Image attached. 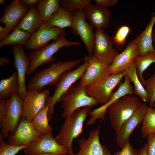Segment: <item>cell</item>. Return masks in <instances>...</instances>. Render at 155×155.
Instances as JSON below:
<instances>
[{
	"label": "cell",
	"instance_id": "obj_1",
	"mask_svg": "<svg viewBox=\"0 0 155 155\" xmlns=\"http://www.w3.org/2000/svg\"><path fill=\"white\" fill-rule=\"evenodd\" d=\"M91 111L90 107H84L65 118L55 138L66 149L69 155H74L72 146L73 140L83 133L84 123Z\"/></svg>",
	"mask_w": 155,
	"mask_h": 155
},
{
	"label": "cell",
	"instance_id": "obj_2",
	"mask_svg": "<svg viewBox=\"0 0 155 155\" xmlns=\"http://www.w3.org/2000/svg\"><path fill=\"white\" fill-rule=\"evenodd\" d=\"M82 61L81 59L72 60L52 63L49 67L38 71L33 75L28 82L26 89L41 92L47 86H55L63 73L71 70Z\"/></svg>",
	"mask_w": 155,
	"mask_h": 155
},
{
	"label": "cell",
	"instance_id": "obj_3",
	"mask_svg": "<svg viewBox=\"0 0 155 155\" xmlns=\"http://www.w3.org/2000/svg\"><path fill=\"white\" fill-rule=\"evenodd\" d=\"M64 32L56 41L34 50L29 53L28 57L30 64L27 75L32 74L42 65L54 62L56 59L53 56L61 48L64 47L79 46L82 43L79 41H71L66 38Z\"/></svg>",
	"mask_w": 155,
	"mask_h": 155
},
{
	"label": "cell",
	"instance_id": "obj_4",
	"mask_svg": "<svg viewBox=\"0 0 155 155\" xmlns=\"http://www.w3.org/2000/svg\"><path fill=\"white\" fill-rule=\"evenodd\" d=\"M137 97L125 95L117 100L107 109L111 124L117 134L123 125L134 113L141 103Z\"/></svg>",
	"mask_w": 155,
	"mask_h": 155
},
{
	"label": "cell",
	"instance_id": "obj_5",
	"mask_svg": "<svg viewBox=\"0 0 155 155\" xmlns=\"http://www.w3.org/2000/svg\"><path fill=\"white\" fill-rule=\"evenodd\" d=\"M61 102L63 109L61 117L64 119L80 108H91L98 104L95 100L87 94L85 88L78 84L76 86L73 84L62 95Z\"/></svg>",
	"mask_w": 155,
	"mask_h": 155
},
{
	"label": "cell",
	"instance_id": "obj_6",
	"mask_svg": "<svg viewBox=\"0 0 155 155\" xmlns=\"http://www.w3.org/2000/svg\"><path fill=\"white\" fill-rule=\"evenodd\" d=\"M87 63H83L73 70H69L63 73L55 85V91L53 95L46 100V104L49 105L48 117L51 121L54 114L55 106L57 102H60L62 95L67 91L72 85L80 78H81L86 71Z\"/></svg>",
	"mask_w": 155,
	"mask_h": 155
},
{
	"label": "cell",
	"instance_id": "obj_7",
	"mask_svg": "<svg viewBox=\"0 0 155 155\" xmlns=\"http://www.w3.org/2000/svg\"><path fill=\"white\" fill-rule=\"evenodd\" d=\"M7 100L6 115L0 121V134L4 139L7 138L9 133L13 132L17 129L21 118L24 101L17 93L13 94Z\"/></svg>",
	"mask_w": 155,
	"mask_h": 155
},
{
	"label": "cell",
	"instance_id": "obj_8",
	"mask_svg": "<svg viewBox=\"0 0 155 155\" xmlns=\"http://www.w3.org/2000/svg\"><path fill=\"white\" fill-rule=\"evenodd\" d=\"M126 74L125 72L114 75H110L102 81L85 88L87 94L102 105L110 100L114 89Z\"/></svg>",
	"mask_w": 155,
	"mask_h": 155
},
{
	"label": "cell",
	"instance_id": "obj_9",
	"mask_svg": "<svg viewBox=\"0 0 155 155\" xmlns=\"http://www.w3.org/2000/svg\"><path fill=\"white\" fill-rule=\"evenodd\" d=\"M84 62L88 64L87 69L78 84L85 88L103 80L109 75V66L94 55L87 56Z\"/></svg>",
	"mask_w": 155,
	"mask_h": 155
},
{
	"label": "cell",
	"instance_id": "obj_10",
	"mask_svg": "<svg viewBox=\"0 0 155 155\" xmlns=\"http://www.w3.org/2000/svg\"><path fill=\"white\" fill-rule=\"evenodd\" d=\"M84 10H78L74 14L71 28L73 33L79 36L89 55H93L95 33L93 28L86 21Z\"/></svg>",
	"mask_w": 155,
	"mask_h": 155
},
{
	"label": "cell",
	"instance_id": "obj_11",
	"mask_svg": "<svg viewBox=\"0 0 155 155\" xmlns=\"http://www.w3.org/2000/svg\"><path fill=\"white\" fill-rule=\"evenodd\" d=\"M93 55L107 65H110L119 52L113 47L114 44L112 38L102 29H96L95 32Z\"/></svg>",
	"mask_w": 155,
	"mask_h": 155
},
{
	"label": "cell",
	"instance_id": "obj_12",
	"mask_svg": "<svg viewBox=\"0 0 155 155\" xmlns=\"http://www.w3.org/2000/svg\"><path fill=\"white\" fill-rule=\"evenodd\" d=\"M50 94L48 89L41 92L34 89H27L21 119L31 121L37 113L46 105V101Z\"/></svg>",
	"mask_w": 155,
	"mask_h": 155
},
{
	"label": "cell",
	"instance_id": "obj_13",
	"mask_svg": "<svg viewBox=\"0 0 155 155\" xmlns=\"http://www.w3.org/2000/svg\"><path fill=\"white\" fill-rule=\"evenodd\" d=\"M64 32L63 30L44 22L35 32L30 35L25 45L26 49L34 51L42 47L51 40L56 41Z\"/></svg>",
	"mask_w": 155,
	"mask_h": 155
},
{
	"label": "cell",
	"instance_id": "obj_14",
	"mask_svg": "<svg viewBox=\"0 0 155 155\" xmlns=\"http://www.w3.org/2000/svg\"><path fill=\"white\" fill-rule=\"evenodd\" d=\"M11 50L14 59V67L16 69L19 83L18 94L20 98L24 99L26 94V76L29 68L30 60L24 49V46L12 45Z\"/></svg>",
	"mask_w": 155,
	"mask_h": 155
},
{
	"label": "cell",
	"instance_id": "obj_15",
	"mask_svg": "<svg viewBox=\"0 0 155 155\" xmlns=\"http://www.w3.org/2000/svg\"><path fill=\"white\" fill-rule=\"evenodd\" d=\"M42 136L36 130L31 121L21 119L16 129L7 138V142L14 146H29Z\"/></svg>",
	"mask_w": 155,
	"mask_h": 155
},
{
	"label": "cell",
	"instance_id": "obj_16",
	"mask_svg": "<svg viewBox=\"0 0 155 155\" xmlns=\"http://www.w3.org/2000/svg\"><path fill=\"white\" fill-rule=\"evenodd\" d=\"M124 77V81L120 84L117 90L113 92L109 100L104 105L94 109L90 112L88 115L91 117L87 122V125H90L94 124L95 121L98 119L104 120L107 109L111 105L125 95H133L134 90L133 86L131 84L129 78L126 74Z\"/></svg>",
	"mask_w": 155,
	"mask_h": 155
},
{
	"label": "cell",
	"instance_id": "obj_17",
	"mask_svg": "<svg viewBox=\"0 0 155 155\" xmlns=\"http://www.w3.org/2000/svg\"><path fill=\"white\" fill-rule=\"evenodd\" d=\"M140 56L137 44L135 39L130 42L125 49L117 55L110 65V75H116L125 72L137 57Z\"/></svg>",
	"mask_w": 155,
	"mask_h": 155
},
{
	"label": "cell",
	"instance_id": "obj_18",
	"mask_svg": "<svg viewBox=\"0 0 155 155\" xmlns=\"http://www.w3.org/2000/svg\"><path fill=\"white\" fill-rule=\"evenodd\" d=\"M24 150L25 155H40L48 153H67L66 149L59 144L53 135H42Z\"/></svg>",
	"mask_w": 155,
	"mask_h": 155
},
{
	"label": "cell",
	"instance_id": "obj_19",
	"mask_svg": "<svg viewBox=\"0 0 155 155\" xmlns=\"http://www.w3.org/2000/svg\"><path fill=\"white\" fill-rule=\"evenodd\" d=\"M100 125L91 131L88 137L82 138L78 141L80 150L74 155H111L108 148L102 145L99 140Z\"/></svg>",
	"mask_w": 155,
	"mask_h": 155
},
{
	"label": "cell",
	"instance_id": "obj_20",
	"mask_svg": "<svg viewBox=\"0 0 155 155\" xmlns=\"http://www.w3.org/2000/svg\"><path fill=\"white\" fill-rule=\"evenodd\" d=\"M147 107L145 104L141 103L133 114L123 125L116 134V140L121 149L129 140L134 129L142 123Z\"/></svg>",
	"mask_w": 155,
	"mask_h": 155
},
{
	"label": "cell",
	"instance_id": "obj_21",
	"mask_svg": "<svg viewBox=\"0 0 155 155\" xmlns=\"http://www.w3.org/2000/svg\"><path fill=\"white\" fill-rule=\"evenodd\" d=\"M86 18L88 19L93 28L107 29L111 18V12L108 7L89 3L84 10Z\"/></svg>",
	"mask_w": 155,
	"mask_h": 155
},
{
	"label": "cell",
	"instance_id": "obj_22",
	"mask_svg": "<svg viewBox=\"0 0 155 155\" xmlns=\"http://www.w3.org/2000/svg\"><path fill=\"white\" fill-rule=\"evenodd\" d=\"M30 8L21 4L19 0H13L9 5L5 6L4 14L0 22L11 31L28 11Z\"/></svg>",
	"mask_w": 155,
	"mask_h": 155
},
{
	"label": "cell",
	"instance_id": "obj_23",
	"mask_svg": "<svg viewBox=\"0 0 155 155\" xmlns=\"http://www.w3.org/2000/svg\"><path fill=\"white\" fill-rule=\"evenodd\" d=\"M155 24V14H154L145 29L135 39L138 45L140 56L155 54L152 36Z\"/></svg>",
	"mask_w": 155,
	"mask_h": 155
},
{
	"label": "cell",
	"instance_id": "obj_24",
	"mask_svg": "<svg viewBox=\"0 0 155 155\" xmlns=\"http://www.w3.org/2000/svg\"><path fill=\"white\" fill-rule=\"evenodd\" d=\"M44 23L37 8L34 7L30 8L16 26L32 35Z\"/></svg>",
	"mask_w": 155,
	"mask_h": 155
},
{
	"label": "cell",
	"instance_id": "obj_25",
	"mask_svg": "<svg viewBox=\"0 0 155 155\" xmlns=\"http://www.w3.org/2000/svg\"><path fill=\"white\" fill-rule=\"evenodd\" d=\"M74 14L68 9L60 5L57 11L46 22L49 24L63 30L71 27Z\"/></svg>",
	"mask_w": 155,
	"mask_h": 155
},
{
	"label": "cell",
	"instance_id": "obj_26",
	"mask_svg": "<svg viewBox=\"0 0 155 155\" xmlns=\"http://www.w3.org/2000/svg\"><path fill=\"white\" fill-rule=\"evenodd\" d=\"M49 107V104H46L31 121L36 130L41 135H53L52 128L49 123L48 112Z\"/></svg>",
	"mask_w": 155,
	"mask_h": 155
},
{
	"label": "cell",
	"instance_id": "obj_27",
	"mask_svg": "<svg viewBox=\"0 0 155 155\" xmlns=\"http://www.w3.org/2000/svg\"><path fill=\"white\" fill-rule=\"evenodd\" d=\"M19 83L18 73L15 71L10 76L1 79L0 99L6 100L15 93L18 94Z\"/></svg>",
	"mask_w": 155,
	"mask_h": 155
},
{
	"label": "cell",
	"instance_id": "obj_28",
	"mask_svg": "<svg viewBox=\"0 0 155 155\" xmlns=\"http://www.w3.org/2000/svg\"><path fill=\"white\" fill-rule=\"evenodd\" d=\"M137 70L136 65L133 61L125 72L128 76L130 82L134 84V93L138 96L144 102H146L148 101V94L139 78Z\"/></svg>",
	"mask_w": 155,
	"mask_h": 155
},
{
	"label": "cell",
	"instance_id": "obj_29",
	"mask_svg": "<svg viewBox=\"0 0 155 155\" xmlns=\"http://www.w3.org/2000/svg\"><path fill=\"white\" fill-rule=\"evenodd\" d=\"M30 35L28 32L16 26L12 33L0 42V49L7 45H26Z\"/></svg>",
	"mask_w": 155,
	"mask_h": 155
},
{
	"label": "cell",
	"instance_id": "obj_30",
	"mask_svg": "<svg viewBox=\"0 0 155 155\" xmlns=\"http://www.w3.org/2000/svg\"><path fill=\"white\" fill-rule=\"evenodd\" d=\"M60 5L59 0H39L37 9L44 22H46Z\"/></svg>",
	"mask_w": 155,
	"mask_h": 155
},
{
	"label": "cell",
	"instance_id": "obj_31",
	"mask_svg": "<svg viewBox=\"0 0 155 155\" xmlns=\"http://www.w3.org/2000/svg\"><path fill=\"white\" fill-rule=\"evenodd\" d=\"M142 123L141 133L143 138L155 133V108L148 107Z\"/></svg>",
	"mask_w": 155,
	"mask_h": 155
},
{
	"label": "cell",
	"instance_id": "obj_32",
	"mask_svg": "<svg viewBox=\"0 0 155 155\" xmlns=\"http://www.w3.org/2000/svg\"><path fill=\"white\" fill-rule=\"evenodd\" d=\"M134 61L137 67L139 78L144 87L145 80L143 77V73L151 64L155 63V54L138 56L134 59Z\"/></svg>",
	"mask_w": 155,
	"mask_h": 155
},
{
	"label": "cell",
	"instance_id": "obj_33",
	"mask_svg": "<svg viewBox=\"0 0 155 155\" xmlns=\"http://www.w3.org/2000/svg\"><path fill=\"white\" fill-rule=\"evenodd\" d=\"M91 1V0H60V3L61 6L74 14L78 10H84Z\"/></svg>",
	"mask_w": 155,
	"mask_h": 155
},
{
	"label": "cell",
	"instance_id": "obj_34",
	"mask_svg": "<svg viewBox=\"0 0 155 155\" xmlns=\"http://www.w3.org/2000/svg\"><path fill=\"white\" fill-rule=\"evenodd\" d=\"M0 134V155H16L19 151L29 146H16L5 141Z\"/></svg>",
	"mask_w": 155,
	"mask_h": 155
},
{
	"label": "cell",
	"instance_id": "obj_35",
	"mask_svg": "<svg viewBox=\"0 0 155 155\" xmlns=\"http://www.w3.org/2000/svg\"><path fill=\"white\" fill-rule=\"evenodd\" d=\"M144 87L147 93L150 106L152 107L155 102V73L147 79L145 80Z\"/></svg>",
	"mask_w": 155,
	"mask_h": 155
},
{
	"label": "cell",
	"instance_id": "obj_36",
	"mask_svg": "<svg viewBox=\"0 0 155 155\" xmlns=\"http://www.w3.org/2000/svg\"><path fill=\"white\" fill-rule=\"evenodd\" d=\"M130 31V28L128 26L123 25L120 27L117 31L114 36L112 38L114 43L119 46L123 45Z\"/></svg>",
	"mask_w": 155,
	"mask_h": 155
},
{
	"label": "cell",
	"instance_id": "obj_37",
	"mask_svg": "<svg viewBox=\"0 0 155 155\" xmlns=\"http://www.w3.org/2000/svg\"><path fill=\"white\" fill-rule=\"evenodd\" d=\"M137 152L128 140L121 150L115 152L112 155H137Z\"/></svg>",
	"mask_w": 155,
	"mask_h": 155
},
{
	"label": "cell",
	"instance_id": "obj_38",
	"mask_svg": "<svg viewBox=\"0 0 155 155\" xmlns=\"http://www.w3.org/2000/svg\"><path fill=\"white\" fill-rule=\"evenodd\" d=\"M147 138L148 155H155V133L149 134Z\"/></svg>",
	"mask_w": 155,
	"mask_h": 155
},
{
	"label": "cell",
	"instance_id": "obj_39",
	"mask_svg": "<svg viewBox=\"0 0 155 155\" xmlns=\"http://www.w3.org/2000/svg\"><path fill=\"white\" fill-rule=\"evenodd\" d=\"M7 111V99H0V121H1L5 117Z\"/></svg>",
	"mask_w": 155,
	"mask_h": 155
},
{
	"label": "cell",
	"instance_id": "obj_40",
	"mask_svg": "<svg viewBox=\"0 0 155 155\" xmlns=\"http://www.w3.org/2000/svg\"><path fill=\"white\" fill-rule=\"evenodd\" d=\"M94 1L96 4L103 5L108 7L114 5L118 1L117 0H94Z\"/></svg>",
	"mask_w": 155,
	"mask_h": 155
},
{
	"label": "cell",
	"instance_id": "obj_41",
	"mask_svg": "<svg viewBox=\"0 0 155 155\" xmlns=\"http://www.w3.org/2000/svg\"><path fill=\"white\" fill-rule=\"evenodd\" d=\"M39 1V0H19L21 4L29 7V8L38 6Z\"/></svg>",
	"mask_w": 155,
	"mask_h": 155
},
{
	"label": "cell",
	"instance_id": "obj_42",
	"mask_svg": "<svg viewBox=\"0 0 155 155\" xmlns=\"http://www.w3.org/2000/svg\"><path fill=\"white\" fill-rule=\"evenodd\" d=\"M11 31L6 27L0 26V42L4 40L11 33Z\"/></svg>",
	"mask_w": 155,
	"mask_h": 155
},
{
	"label": "cell",
	"instance_id": "obj_43",
	"mask_svg": "<svg viewBox=\"0 0 155 155\" xmlns=\"http://www.w3.org/2000/svg\"><path fill=\"white\" fill-rule=\"evenodd\" d=\"M147 149L148 144L147 143L137 152V155H148Z\"/></svg>",
	"mask_w": 155,
	"mask_h": 155
},
{
	"label": "cell",
	"instance_id": "obj_44",
	"mask_svg": "<svg viewBox=\"0 0 155 155\" xmlns=\"http://www.w3.org/2000/svg\"><path fill=\"white\" fill-rule=\"evenodd\" d=\"M10 61L9 60L7 57L4 56H1L0 58V66L8 65L10 64Z\"/></svg>",
	"mask_w": 155,
	"mask_h": 155
},
{
	"label": "cell",
	"instance_id": "obj_45",
	"mask_svg": "<svg viewBox=\"0 0 155 155\" xmlns=\"http://www.w3.org/2000/svg\"><path fill=\"white\" fill-rule=\"evenodd\" d=\"M67 153H48L42 154L40 155H67Z\"/></svg>",
	"mask_w": 155,
	"mask_h": 155
},
{
	"label": "cell",
	"instance_id": "obj_46",
	"mask_svg": "<svg viewBox=\"0 0 155 155\" xmlns=\"http://www.w3.org/2000/svg\"><path fill=\"white\" fill-rule=\"evenodd\" d=\"M153 45L155 47V27L154 28L153 31Z\"/></svg>",
	"mask_w": 155,
	"mask_h": 155
},
{
	"label": "cell",
	"instance_id": "obj_47",
	"mask_svg": "<svg viewBox=\"0 0 155 155\" xmlns=\"http://www.w3.org/2000/svg\"><path fill=\"white\" fill-rule=\"evenodd\" d=\"M5 0H0V4L1 5H4L5 4Z\"/></svg>",
	"mask_w": 155,
	"mask_h": 155
},
{
	"label": "cell",
	"instance_id": "obj_48",
	"mask_svg": "<svg viewBox=\"0 0 155 155\" xmlns=\"http://www.w3.org/2000/svg\"><path fill=\"white\" fill-rule=\"evenodd\" d=\"M152 107H155V102L153 104Z\"/></svg>",
	"mask_w": 155,
	"mask_h": 155
}]
</instances>
